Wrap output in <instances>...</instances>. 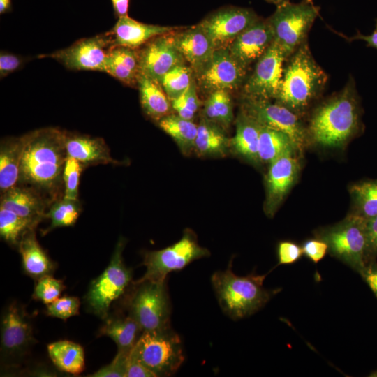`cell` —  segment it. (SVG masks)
<instances>
[{
  "mask_svg": "<svg viewBox=\"0 0 377 377\" xmlns=\"http://www.w3.org/2000/svg\"><path fill=\"white\" fill-rule=\"evenodd\" d=\"M24 138L18 184L34 187L52 203L63 198V170L68 157L64 131L43 128Z\"/></svg>",
  "mask_w": 377,
  "mask_h": 377,
  "instance_id": "1",
  "label": "cell"
},
{
  "mask_svg": "<svg viewBox=\"0 0 377 377\" xmlns=\"http://www.w3.org/2000/svg\"><path fill=\"white\" fill-rule=\"evenodd\" d=\"M361 110L353 80L313 111L307 128L309 143L325 148L345 146L359 131Z\"/></svg>",
  "mask_w": 377,
  "mask_h": 377,
  "instance_id": "2",
  "label": "cell"
},
{
  "mask_svg": "<svg viewBox=\"0 0 377 377\" xmlns=\"http://www.w3.org/2000/svg\"><path fill=\"white\" fill-rule=\"evenodd\" d=\"M289 57L275 100L300 116L322 91L327 76L315 61L306 41Z\"/></svg>",
  "mask_w": 377,
  "mask_h": 377,
  "instance_id": "3",
  "label": "cell"
},
{
  "mask_svg": "<svg viewBox=\"0 0 377 377\" xmlns=\"http://www.w3.org/2000/svg\"><path fill=\"white\" fill-rule=\"evenodd\" d=\"M267 274L239 276L232 271V261L224 271L214 273L211 282L222 311L232 319L249 316L262 307L273 295L263 288Z\"/></svg>",
  "mask_w": 377,
  "mask_h": 377,
  "instance_id": "4",
  "label": "cell"
},
{
  "mask_svg": "<svg viewBox=\"0 0 377 377\" xmlns=\"http://www.w3.org/2000/svg\"><path fill=\"white\" fill-rule=\"evenodd\" d=\"M133 351L156 376H172L184 360L180 338L170 327L142 332Z\"/></svg>",
  "mask_w": 377,
  "mask_h": 377,
  "instance_id": "5",
  "label": "cell"
},
{
  "mask_svg": "<svg viewBox=\"0 0 377 377\" xmlns=\"http://www.w3.org/2000/svg\"><path fill=\"white\" fill-rule=\"evenodd\" d=\"M316 237L328 246V251L360 274L367 267L366 220L348 214L340 222L318 231Z\"/></svg>",
  "mask_w": 377,
  "mask_h": 377,
  "instance_id": "6",
  "label": "cell"
},
{
  "mask_svg": "<svg viewBox=\"0 0 377 377\" xmlns=\"http://www.w3.org/2000/svg\"><path fill=\"white\" fill-rule=\"evenodd\" d=\"M209 255V251L198 244L194 232L186 229L182 238L175 244L161 250L145 253L142 265L146 272L133 283L145 281H165L170 272L181 270L193 261Z\"/></svg>",
  "mask_w": 377,
  "mask_h": 377,
  "instance_id": "7",
  "label": "cell"
},
{
  "mask_svg": "<svg viewBox=\"0 0 377 377\" xmlns=\"http://www.w3.org/2000/svg\"><path fill=\"white\" fill-rule=\"evenodd\" d=\"M320 8L312 3L290 1L277 6L267 20L274 34V41L283 50L287 59L306 41V36Z\"/></svg>",
  "mask_w": 377,
  "mask_h": 377,
  "instance_id": "8",
  "label": "cell"
},
{
  "mask_svg": "<svg viewBox=\"0 0 377 377\" xmlns=\"http://www.w3.org/2000/svg\"><path fill=\"white\" fill-rule=\"evenodd\" d=\"M134 285L137 287L129 300L128 315L142 332L170 327L171 306L165 281H145Z\"/></svg>",
  "mask_w": 377,
  "mask_h": 377,
  "instance_id": "9",
  "label": "cell"
},
{
  "mask_svg": "<svg viewBox=\"0 0 377 377\" xmlns=\"http://www.w3.org/2000/svg\"><path fill=\"white\" fill-rule=\"evenodd\" d=\"M125 239L121 237L110 264L89 286L85 302L92 313L102 318L108 316L112 303L124 292L132 279L131 269L126 267L122 258Z\"/></svg>",
  "mask_w": 377,
  "mask_h": 377,
  "instance_id": "10",
  "label": "cell"
},
{
  "mask_svg": "<svg viewBox=\"0 0 377 377\" xmlns=\"http://www.w3.org/2000/svg\"><path fill=\"white\" fill-rule=\"evenodd\" d=\"M242 110L260 124L282 131L293 140L300 154L309 144L307 128L300 116L284 105L269 100L245 98Z\"/></svg>",
  "mask_w": 377,
  "mask_h": 377,
  "instance_id": "11",
  "label": "cell"
},
{
  "mask_svg": "<svg viewBox=\"0 0 377 377\" xmlns=\"http://www.w3.org/2000/svg\"><path fill=\"white\" fill-rule=\"evenodd\" d=\"M112 46L108 32L75 41L71 46L40 54L38 58H51L73 71H96L104 72L107 54Z\"/></svg>",
  "mask_w": 377,
  "mask_h": 377,
  "instance_id": "12",
  "label": "cell"
},
{
  "mask_svg": "<svg viewBox=\"0 0 377 377\" xmlns=\"http://www.w3.org/2000/svg\"><path fill=\"white\" fill-rule=\"evenodd\" d=\"M287 59L283 50L274 41L257 61L254 71L245 82V98L275 99L281 84L283 64Z\"/></svg>",
  "mask_w": 377,
  "mask_h": 377,
  "instance_id": "13",
  "label": "cell"
},
{
  "mask_svg": "<svg viewBox=\"0 0 377 377\" xmlns=\"http://www.w3.org/2000/svg\"><path fill=\"white\" fill-rule=\"evenodd\" d=\"M246 67L230 53L228 47L215 50L206 67L195 75L197 86L208 95L216 91L237 89L244 82Z\"/></svg>",
  "mask_w": 377,
  "mask_h": 377,
  "instance_id": "14",
  "label": "cell"
},
{
  "mask_svg": "<svg viewBox=\"0 0 377 377\" xmlns=\"http://www.w3.org/2000/svg\"><path fill=\"white\" fill-rule=\"evenodd\" d=\"M260 17L250 8L226 6L207 15L198 25L210 38L216 49L228 47Z\"/></svg>",
  "mask_w": 377,
  "mask_h": 377,
  "instance_id": "15",
  "label": "cell"
},
{
  "mask_svg": "<svg viewBox=\"0 0 377 377\" xmlns=\"http://www.w3.org/2000/svg\"><path fill=\"white\" fill-rule=\"evenodd\" d=\"M265 177V198L263 211L272 218L297 182L301 165L297 156L286 155L272 163Z\"/></svg>",
  "mask_w": 377,
  "mask_h": 377,
  "instance_id": "16",
  "label": "cell"
},
{
  "mask_svg": "<svg viewBox=\"0 0 377 377\" xmlns=\"http://www.w3.org/2000/svg\"><path fill=\"white\" fill-rule=\"evenodd\" d=\"M172 33L158 36L138 49L141 73L159 82L171 69L185 64L174 43Z\"/></svg>",
  "mask_w": 377,
  "mask_h": 377,
  "instance_id": "17",
  "label": "cell"
},
{
  "mask_svg": "<svg viewBox=\"0 0 377 377\" xmlns=\"http://www.w3.org/2000/svg\"><path fill=\"white\" fill-rule=\"evenodd\" d=\"M1 332V353L8 357L14 358L24 354L34 341L29 320L15 302L3 312Z\"/></svg>",
  "mask_w": 377,
  "mask_h": 377,
  "instance_id": "18",
  "label": "cell"
},
{
  "mask_svg": "<svg viewBox=\"0 0 377 377\" xmlns=\"http://www.w3.org/2000/svg\"><path fill=\"white\" fill-rule=\"evenodd\" d=\"M274 40L268 21L260 18L242 31L228 47L232 55L247 68L262 57Z\"/></svg>",
  "mask_w": 377,
  "mask_h": 377,
  "instance_id": "19",
  "label": "cell"
},
{
  "mask_svg": "<svg viewBox=\"0 0 377 377\" xmlns=\"http://www.w3.org/2000/svg\"><path fill=\"white\" fill-rule=\"evenodd\" d=\"M51 204L47 197L37 189L17 184L1 193L0 205L38 224L45 218Z\"/></svg>",
  "mask_w": 377,
  "mask_h": 377,
  "instance_id": "20",
  "label": "cell"
},
{
  "mask_svg": "<svg viewBox=\"0 0 377 377\" xmlns=\"http://www.w3.org/2000/svg\"><path fill=\"white\" fill-rule=\"evenodd\" d=\"M174 43L195 73L202 71L210 61L216 47L210 38L198 25L179 33H172Z\"/></svg>",
  "mask_w": 377,
  "mask_h": 377,
  "instance_id": "21",
  "label": "cell"
},
{
  "mask_svg": "<svg viewBox=\"0 0 377 377\" xmlns=\"http://www.w3.org/2000/svg\"><path fill=\"white\" fill-rule=\"evenodd\" d=\"M177 27L160 26L140 22L128 15L119 17L108 31L112 46H124L139 49L152 38L175 31Z\"/></svg>",
  "mask_w": 377,
  "mask_h": 377,
  "instance_id": "22",
  "label": "cell"
},
{
  "mask_svg": "<svg viewBox=\"0 0 377 377\" xmlns=\"http://www.w3.org/2000/svg\"><path fill=\"white\" fill-rule=\"evenodd\" d=\"M67 156L79 161L84 168L99 164H121L110 154L101 138L64 131Z\"/></svg>",
  "mask_w": 377,
  "mask_h": 377,
  "instance_id": "23",
  "label": "cell"
},
{
  "mask_svg": "<svg viewBox=\"0 0 377 377\" xmlns=\"http://www.w3.org/2000/svg\"><path fill=\"white\" fill-rule=\"evenodd\" d=\"M104 72L124 84L137 86L141 74L138 49L112 46L107 54Z\"/></svg>",
  "mask_w": 377,
  "mask_h": 377,
  "instance_id": "24",
  "label": "cell"
},
{
  "mask_svg": "<svg viewBox=\"0 0 377 377\" xmlns=\"http://www.w3.org/2000/svg\"><path fill=\"white\" fill-rule=\"evenodd\" d=\"M260 124L241 110L236 119L235 135L230 138V149L236 155L254 165H260L258 143Z\"/></svg>",
  "mask_w": 377,
  "mask_h": 377,
  "instance_id": "25",
  "label": "cell"
},
{
  "mask_svg": "<svg viewBox=\"0 0 377 377\" xmlns=\"http://www.w3.org/2000/svg\"><path fill=\"white\" fill-rule=\"evenodd\" d=\"M226 129L204 117L198 125L194 151L203 157H223L230 149V138Z\"/></svg>",
  "mask_w": 377,
  "mask_h": 377,
  "instance_id": "26",
  "label": "cell"
},
{
  "mask_svg": "<svg viewBox=\"0 0 377 377\" xmlns=\"http://www.w3.org/2000/svg\"><path fill=\"white\" fill-rule=\"evenodd\" d=\"M24 135L3 139L0 145V190L3 193L19 182Z\"/></svg>",
  "mask_w": 377,
  "mask_h": 377,
  "instance_id": "27",
  "label": "cell"
},
{
  "mask_svg": "<svg viewBox=\"0 0 377 377\" xmlns=\"http://www.w3.org/2000/svg\"><path fill=\"white\" fill-rule=\"evenodd\" d=\"M18 246L23 268L28 275L37 281L53 272L54 264L39 244L34 229L22 235Z\"/></svg>",
  "mask_w": 377,
  "mask_h": 377,
  "instance_id": "28",
  "label": "cell"
},
{
  "mask_svg": "<svg viewBox=\"0 0 377 377\" xmlns=\"http://www.w3.org/2000/svg\"><path fill=\"white\" fill-rule=\"evenodd\" d=\"M137 87L142 108L149 118L158 122L170 114V100L158 81L141 73Z\"/></svg>",
  "mask_w": 377,
  "mask_h": 377,
  "instance_id": "29",
  "label": "cell"
},
{
  "mask_svg": "<svg viewBox=\"0 0 377 377\" xmlns=\"http://www.w3.org/2000/svg\"><path fill=\"white\" fill-rule=\"evenodd\" d=\"M300 154L296 145L286 133L261 125L258 143L260 164H269L275 159L286 155Z\"/></svg>",
  "mask_w": 377,
  "mask_h": 377,
  "instance_id": "30",
  "label": "cell"
},
{
  "mask_svg": "<svg viewBox=\"0 0 377 377\" xmlns=\"http://www.w3.org/2000/svg\"><path fill=\"white\" fill-rule=\"evenodd\" d=\"M47 352L53 364L61 371L79 374L84 369L82 347L73 341L61 340L50 343Z\"/></svg>",
  "mask_w": 377,
  "mask_h": 377,
  "instance_id": "31",
  "label": "cell"
},
{
  "mask_svg": "<svg viewBox=\"0 0 377 377\" xmlns=\"http://www.w3.org/2000/svg\"><path fill=\"white\" fill-rule=\"evenodd\" d=\"M158 125L175 142L184 156L194 151L198 125L177 114H168L158 121Z\"/></svg>",
  "mask_w": 377,
  "mask_h": 377,
  "instance_id": "32",
  "label": "cell"
},
{
  "mask_svg": "<svg viewBox=\"0 0 377 377\" xmlns=\"http://www.w3.org/2000/svg\"><path fill=\"white\" fill-rule=\"evenodd\" d=\"M348 190L352 202L349 214L364 220L377 215V179L353 184Z\"/></svg>",
  "mask_w": 377,
  "mask_h": 377,
  "instance_id": "33",
  "label": "cell"
},
{
  "mask_svg": "<svg viewBox=\"0 0 377 377\" xmlns=\"http://www.w3.org/2000/svg\"><path fill=\"white\" fill-rule=\"evenodd\" d=\"M142 332L137 322L129 315L108 320L100 330V334L111 338L117 344L118 350L131 352Z\"/></svg>",
  "mask_w": 377,
  "mask_h": 377,
  "instance_id": "34",
  "label": "cell"
},
{
  "mask_svg": "<svg viewBox=\"0 0 377 377\" xmlns=\"http://www.w3.org/2000/svg\"><path fill=\"white\" fill-rule=\"evenodd\" d=\"M203 117L223 128H228L233 120V110L228 91L219 90L209 94L203 108Z\"/></svg>",
  "mask_w": 377,
  "mask_h": 377,
  "instance_id": "35",
  "label": "cell"
},
{
  "mask_svg": "<svg viewBox=\"0 0 377 377\" xmlns=\"http://www.w3.org/2000/svg\"><path fill=\"white\" fill-rule=\"evenodd\" d=\"M38 223L0 206V235L8 243L17 245L22 235Z\"/></svg>",
  "mask_w": 377,
  "mask_h": 377,
  "instance_id": "36",
  "label": "cell"
},
{
  "mask_svg": "<svg viewBox=\"0 0 377 377\" xmlns=\"http://www.w3.org/2000/svg\"><path fill=\"white\" fill-rule=\"evenodd\" d=\"M81 212L79 200H69L61 198L54 201L47 212L45 218L50 219V225L44 234L56 228L74 225Z\"/></svg>",
  "mask_w": 377,
  "mask_h": 377,
  "instance_id": "37",
  "label": "cell"
},
{
  "mask_svg": "<svg viewBox=\"0 0 377 377\" xmlns=\"http://www.w3.org/2000/svg\"><path fill=\"white\" fill-rule=\"evenodd\" d=\"M192 68L185 64L175 66L160 80V83L170 101L182 95L195 80Z\"/></svg>",
  "mask_w": 377,
  "mask_h": 377,
  "instance_id": "38",
  "label": "cell"
},
{
  "mask_svg": "<svg viewBox=\"0 0 377 377\" xmlns=\"http://www.w3.org/2000/svg\"><path fill=\"white\" fill-rule=\"evenodd\" d=\"M195 80H193L186 91L177 98L171 101L172 108L179 117L192 120L197 112L200 101Z\"/></svg>",
  "mask_w": 377,
  "mask_h": 377,
  "instance_id": "39",
  "label": "cell"
},
{
  "mask_svg": "<svg viewBox=\"0 0 377 377\" xmlns=\"http://www.w3.org/2000/svg\"><path fill=\"white\" fill-rule=\"evenodd\" d=\"M84 167L77 160L68 156L63 170V198L78 200L80 177Z\"/></svg>",
  "mask_w": 377,
  "mask_h": 377,
  "instance_id": "40",
  "label": "cell"
},
{
  "mask_svg": "<svg viewBox=\"0 0 377 377\" xmlns=\"http://www.w3.org/2000/svg\"><path fill=\"white\" fill-rule=\"evenodd\" d=\"M64 289L65 286L62 281L48 274L37 280L33 297L34 299L48 304L58 299Z\"/></svg>",
  "mask_w": 377,
  "mask_h": 377,
  "instance_id": "41",
  "label": "cell"
},
{
  "mask_svg": "<svg viewBox=\"0 0 377 377\" xmlns=\"http://www.w3.org/2000/svg\"><path fill=\"white\" fill-rule=\"evenodd\" d=\"M80 305L78 297L64 296L47 304L46 313L50 316L66 320L79 313Z\"/></svg>",
  "mask_w": 377,
  "mask_h": 377,
  "instance_id": "42",
  "label": "cell"
},
{
  "mask_svg": "<svg viewBox=\"0 0 377 377\" xmlns=\"http://www.w3.org/2000/svg\"><path fill=\"white\" fill-rule=\"evenodd\" d=\"M131 352L118 350L113 360L91 374L92 377H126L128 356Z\"/></svg>",
  "mask_w": 377,
  "mask_h": 377,
  "instance_id": "43",
  "label": "cell"
},
{
  "mask_svg": "<svg viewBox=\"0 0 377 377\" xmlns=\"http://www.w3.org/2000/svg\"><path fill=\"white\" fill-rule=\"evenodd\" d=\"M303 255L302 246L291 241H281L277 246L279 265H289L297 262Z\"/></svg>",
  "mask_w": 377,
  "mask_h": 377,
  "instance_id": "44",
  "label": "cell"
},
{
  "mask_svg": "<svg viewBox=\"0 0 377 377\" xmlns=\"http://www.w3.org/2000/svg\"><path fill=\"white\" fill-rule=\"evenodd\" d=\"M366 262L374 261L377 257V215L366 220Z\"/></svg>",
  "mask_w": 377,
  "mask_h": 377,
  "instance_id": "45",
  "label": "cell"
},
{
  "mask_svg": "<svg viewBox=\"0 0 377 377\" xmlns=\"http://www.w3.org/2000/svg\"><path fill=\"white\" fill-rule=\"evenodd\" d=\"M303 254L314 263H318L328 251V246L320 238L306 240L302 244Z\"/></svg>",
  "mask_w": 377,
  "mask_h": 377,
  "instance_id": "46",
  "label": "cell"
},
{
  "mask_svg": "<svg viewBox=\"0 0 377 377\" xmlns=\"http://www.w3.org/2000/svg\"><path fill=\"white\" fill-rule=\"evenodd\" d=\"M24 59L8 52L0 54V77H5L20 68L24 64Z\"/></svg>",
  "mask_w": 377,
  "mask_h": 377,
  "instance_id": "47",
  "label": "cell"
},
{
  "mask_svg": "<svg viewBox=\"0 0 377 377\" xmlns=\"http://www.w3.org/2000/svg\"><path fill=\"white\" fill-rule=\"evenodd\" d=\"M156 375L143 365L131 350L128 360L126 377H154Z\"/></svg>",
  "mask_w": 377,
  "mask_h": 377,
  "instance_id": "48",
  "label": "cell"
},
{
  "mask_svg": "<svg viewBox=\"0 0 377 377\" xmlns=\"http://www.w3.org/2000/svg\"><path fill=\"white\" fill-rule=\"evenodd\" d=\"M361 276L377 297V265L374 261L367 265Z\"/></svg>",
  "mask_w": 377,
  "mask_h": 377,
  "instance_id": "49",
  "label": "cell"
},
{
  "mask_svg": "<svg viewBox=\"0 0 377 377\" xmlns=\"http://www.w3.org/2000/svg\"><path fill=\"white\" fill-rule=\"evenodd\" d=\"M346 38L349 40H362L366 42L367 46L377 49V18L376 19L375 28L371 34L363 35L358 32L355 36Z\"/></svg>",
  "mask_w": 377,
  "mask_h": 377,
  "instance_id": "50",
  "label": "cell"
},
{
  "mask_svg": "<svg viewBox=\"0 0 377 377\" xmlns=\"http://www.w3.org/2000/svg\"><path fill=\"white\" fill-rule=\"evenodd\" d=\"M117 17L128 15L130 0H110Z\"/></svg>",
  "mask_w": 377,
  "mask_h": 377,
  "instance_id": "51",
  "label": "cell"
},
{
  "mask_svg": "<svg viewBox=\"0 0 377 377\" xmlns=\"http://www.w3.org/2000/svg\"><path fill=\"white\" fill-rule=\"evenodd\" d=\"M12 10L11 0H0V14L10 12Z\"/></svg>",
  "mask_w": 377,
  "mask_h": 377,
  "instance_id": "52",
  "label": "cell"
},
{
  "mask_svg": "<svg viewBox=\"0 0 377 377\" xmlns=\"http://www.w3.org/2000/svg\"><path fill=\"white\" fill-rule=\"evenodd\" d=\"M265 1H267L268 3H274L276 5V6L283 3L290 1V0H265Z\"/></svg>",
  "mask_w": 377,
  "mask_h": 377,
  "instance_id": "53",
  "label": "cell"
},
{
  "mask_svg": "<svg viewBox=\"0 0 377 377\" xmlns=\"http://www.w3.org/2000/svg\"><path fill=\"white\" fill-rule=\"evenodd\" d=\"M372 376H377V371H374L372 375H371Z\"/></svg>",
  "mask_w": 377,
  "mask_h": 377,
  "instance_id": "54",
  "label": "cell"
},
{
  "mask_svg": "<svg viewBox=\"0 0 377 377\" xmlns=\"http://www.w3.org/2000/svg\"><path fill=\"white\" fill-rule=\"evenodd\" d=\"M303 1H306V2H310V3H311V1H312L313 0H303Z\"/></svg>",
  "mask_w": 377,
  "mask_h": 377,
  "instance_id": "55",
  "label": "cell"
}]
</instances>
